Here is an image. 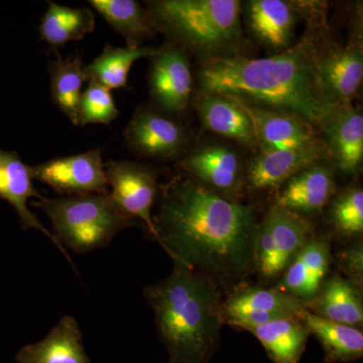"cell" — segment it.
I'll list each match as a JSON object with an SVG mask.
<instances>
[{
	"mask_svg": "<svg viewBox=\"0 0 363 363\" xmlns=\"http://www.w3.org/2000/svg\"><path fill=\"white\" fill-rule=\"evenodd\" d=\"M40 196L33 187L30 166L23 162L18 152L0 149V198L14 208L23 230L33 228L45 234L72 264L68 252L60 245L54 233L45 228L28 209V200L39 199Z\"/></svg>",
	"mask_w": 363,
	"mask_h": 363,
	"instance_id": "16",
	"label": "cell"
},
{
	"mask_svg": "<svg viewBox=\"0 0 363 363\" xmlns=\"http://www.w3.org/2000/svg\"><path fill=\"white\" fill-rule=\"evenodd\" d=\"M30 204L51 220L55 238L62 247L78 255L104 248L121 231L138 225L116 207L108 193L59 198L40 196Z\"/></svg>",
	"mask_w": 363,
	"mask_h": 363,
	"instance_id": "5",
	"label": "cell"
},
{
	"mask_svg": "<svg viewBox=\"0 0 363 363\" xmlns=\"http://www.w3.org/2000/svg\"><path fill=\"white\" fill-rule=\"evenodd\" d=\"M131 152L143 159L171 162L181 160L188 147L189 136L182 124L159 109H136L124 130Z\"/></svg>",
	"mask_w": 363,
	"mask_h": 363,
	"instance_id": "8",
	"label": "cell"
},
{
	"mask_svg": "<svg viewBox=\"0 0 363 363\" xmlns=\"http://www.w3.org/2000/svg\"><path fill=\"white\" fill-rule=\"evenodd\" d=\"M157 330L174 363H206L213 355L222 321L219 289L209 279L177 266L145 289Z\"/></svg>",
	"mask_w": 363,
	"mask_h": 363,
	"instance_id": "3",
	"label": "cell"
},
{
	"mask_svg": "<svg viewBox=\"0 0 363 363\" xmlns=\"http://www.w3.org/2000/svg\"><path fill=\"white\" fill-rule=\"evenodd\" d=\"M194 106L205 130L235 140L247 149L259 150L252 121L238 102L223 95L200 91Z\"/></svg>",
	"mask_w": 363,
	"mask_h": 363,
	"instance_id": "18",
	"label": "cell"
},
{
	"mask_svg": "<svg viewBox=\"0 0 363 363\" xmlns=\"http://www.w3.org/2000/svg\"><path fill=\"white\" fill-rule=\"evenodd\" d=\"M301 321L321 342L329 362H350L363 354V334L357 327L348 326L306 311Z\"/></svg>",
	"mask_w": 363,
	"mask_h": 363,
	"instance_id": "26",
	"label": "cell"
},
{
	"mask_svg": "<svg viewBox=\"0 0 363 363\" xmlns=\"http://www.w3.org/2000/svg\"><path fill=\"white\" fill-rule=\"evenodd\" d=\"M30 173L33 180L45 184L64 197L105 194L109 191L100 149L30 166Z\"/></svg>",
	"mask_w": 363,
	"mask_h": 363,
	"instance_id": "9",
	"label": "cell"
},
{
	"mask_svg": "<svg viewBox=\"0 0 363 363\" xmlns=\"http://www.w3.org/2000/svg\"><path fill=\"white\" fill-rule=\"evenodd\" d=\"M108 194L125 216L140 219L155 238L152 209L161 186L157 183L159 171L149 164L131 161L105 162Z\"/></svg>",
	"mask_w": 363,
	"mask_h": 363,
	"instance_id": "7",
	"label": "cell"
},
{
	"mask_svg": "<svg viewBox=\"0 0 363 363\" xmlns=\"http://www.w3.org/2000/svg\"><path fill=\"white\" fill-rule=\"evenodd\" d=\"M311 238L312 225L309 221L274 205L259 225L257 271L267 279L279 276Z\"/></svg>",
	"mask_w": 363,
	"mask_h": 363,
	"instance_id": "6",
	"label": "cell"
},
{
	"mask_svg": "<svg viewBox=\"0 0 363 363\" xmlns=\"http://www.w3.org/2000/svg\"><path fill=\"white\" fill-rule=\"evenodd\" d=\"M179 167L188 176L230 200L240 192L245 178L240 155L220 143L202 145L182 157Z\"/></svg>",
	"mask_w": 363,
	"mask_h": 363,
	"instance_id": "12",
	"label": "cell"
},
{
	"mask_svg": "<svg viewBox=\"0 0 363 363\" xmlns=\"http://www.w3.org/2000/svg\"><path fill=\"white\" fill-rule=\"evenodd\" d=\"M345 264H347L351 274L357 279L362 281L363 257L362 247L352 248V250H348L345 253Z\"/></svg>",
	"mask_w": 363,
	"mask_h": 363,
	"instance_id": "32",
	"label": "cell"
},
{
	"mask_svg": "<svg viewBox=\"0 0 363 363\" xmlns=\"http://www.w3.org/2000/svg\"><path fill=\"white\" fill-rule=\"evenodd\" d=\"M321 37L309 30L297 44L267 58L240 55L202 62L200 91L295 114L320 128L339 105L320 75V55L326 42Z\"/></svg>",
	"mask_w": 363,
	"mask_h": 363,
	"instance_id": "2",
	"label": "cell"
},
{
	"mask_svg": "<svg viewBox=\"0 0 363 363\" xmlns=\"http://www.w3.org/2000/svg\"><path fill=\"white\" fill-rule=\"evenodd\" d=\"M84 65L80 55L57 58L50 65L52 102L73 125H79V104L86 81Z\"/></svg>",
	"mask_w": 363,
	"mask_h": 363,
	"instance_id": "28",
	"label": "cell"
},
{
	"mask_svg": "<svg viewBox=\"0 0 363 363\" xmlns=\"http://www.w3.org/2000/svg\"><path fill=\"white\" fill-rule=\"evenodd\" d=\"M147 4L157 32L202 62L243 55L240 1L157 0Z\"/></svg>",
	"mask_w": 363,
	"mask_h": 363,
	"instance_id": "4",
	"label": "cell"
},
{
	"mask_svg": "<svg viewBox=\"0 0 363 363\" xmlns=\"http://www.w3.org/2000/svg\"><path fill=\"white\" fill-rule=\"evenodd\" d=\"M319 71L333 99L339 104H351L362 83V45L339 47L326 40L320 55Z\"/></svg>",
	"mask_w": 363,
	"mask_h": 363,
	"instance_id": "19",
	"label": "cell"
},
{
	"mask_svg": "<svg viewBox=\"0 0 363 363\" xmlns=\"http://www.w3.org/2000/svg\"><path fill=\"white\" fill-rule=\"evenodd\" d=\"M152 47H113L106 44L104 52L92 63L84 67L86 81L95 82L108 90L121 89L128 84L131 66L138 59L156 54Z\"/></svg>",
	"mask_w": 363,
	"mask_h": 363,
	"instance_id": "27",
	"label": "cell"
},
{
	"mask_svg": "<svg viewBox=\"0 0 363 363\" xmlns=\"http://www.w3.org/2000/svg\"><path fill=\"white\" fill-rule=\"evenodd\" d=\"M252 332L274 363H298L310 332L301 320L279 319L247 329Z\"/></svg>",
	"mask_w": 363,
	"mask_h": 363,
	"instance_id": "25",
	"label": "cell"
},
{
	"mask_svg": "<svg viewBox=\"0 0 363 363\" xmlns=\"http://www.w3.org/2000/svg\"><path fill=\"white\" fill-rule=\"evenodd\" d=\"M330 264V248L321 238H311L286 267L277 290L303 303L314 300Z\"/></svg>",
	"mask_w": 363,
	"mask_h": 363,
	"instance_id": "20",
	"label": "cell"
},
{
	"mask_svg": "<svg viewBox=\"0 0 363 363\" xmlns=\"http://www.w3.org/2000/svg\"><path fill=\"white\" fill-rule=\"evenodd\" d=\"M334 225L343 235H358L363 231V191L350 187L336 198L331 208Z\"/></svg>",
	"mask_w": 363,
	"mask_h": 363,
	"instance_id": "31",
	"label": "cell"
},
{
	"mask_svg": "<svg viewBox=\"0 0 363 363\" xmlns=\"http://www.w3.org/2000/svg\"><path fill=\"white\" fill-rule=\"evenodd\" d=\"M150 93L157 109L166 114L188 108L193 90V75L188 52L169 42L152 57Z\"/></svg>",
	"mask_w": 363,
	"mask_h": 363,
	"instance_id": "10",
	"label": "cell"
},
{
	"mask_svg": "<svg viewBox=\"0 0 363 363\" xmlns=\"http://www.w3.org/2000/svg\"><path fill=\"white\" fill-rule=\"evenodd\" d=\"M88 2L125 40L128 47H140L145 40L156 35V28L149 13L135 0H90Z\"/></svg>",
	"mask_w": 363,
	"mask_h": 363,
	"instance_id": "23",
	"label": "cell"
},
{
	"mask_svg": "<svg viewBox=\"0 0 363 363\" xmlns=\"http://www.w3.org/2000/svg\"><path fill=\"white\" fill-rule=\"evenodd\" d=\"M329 159L323 138L293 149L259 152L250 162L247 182L255 190L279 187L306 167Z\"/></svg>",
	"mask_w": 363,
	"mask_h": 363,
	"instance_id": "13",
	"label": "cell"
},
{
	"mask_svg": "<svg viewBox=\"0 0 363 363\" xmlns=\"http://www.w3.org/2000/svg\"><path fill=\"white\" fill-rule=\"evenodd\" d=\"M316 315L357 328L363 322L362 305L357 291L339 276H334L325 286L318 298Z\"/></svg>",
	"mask_w": 363,
	"mask_h": 363,
	"instance_id": "29",
	"label": "cell"
},
{
	"mask_svg": "<svg viewBox=\"0 0 363 363\" xmlns=\"http://www.w3.org/2000/svg\"><path fill=\"white\" fill-rule=\"evenodd\" d=\"M330 159L346 174H357L363 160V116L351 104H339L320 125Z\"/></svg>",
	"mask_w": 363,
	"mask_h": 363,
	"instance_id": "15",
	"label": "cell"
},
{
	"mask_svg": "<svg viewBox=\"0 0 363 363\" xmlns=\"http://www.w3.org/2000/svg\"><path fill=\"white\" fill-rule=\"evenodd\" d=\"M228 98V97H227ZM234 100V99H233ZM245 109L255 128L259 152L293 149L322 138L302 117L234 100Z\"/></svg>",
	"mask_w": 363,
	"mask_h": 363,
	"instance_id": "14",
	"label": "cell"
},
{
	"mask_svg": "<svg viewBox=\"0 0 363 363\" xmlns=\"http://www.w3.org/2000/svg\"><path fill=\"white\" fill-rule=\"evenodd\" d=\"M319 161L306 167L286 182L274 205L300 215L319 213L334 192V167Z\"/></svg>",
	"mask_w": 363,
	"mask_h": 363,
	"instance_id": "17",
	"label": "cell"
},
{
	"mask_svg": "<svg viewBox=\"0 0 363 363\" xmlns=\"http://www.w3.org/2000/svg\"><path fill=\"white\" fill-rule=\"evenodd\" d=\"M169 363H174V362H169Z\"/></svg>",
	"mask_w": 363,
	"mask_h": 363,
	"instance_id": "33",
	"label": "cell"
},
{
	"mask_svg": "<svg viewBox=\"0 0 363 363\" xmlns=\"http://www.w3.org/2000/svg\"><path fill=\"white\" fill-rule=\"evenodd\" d=\"M119 116L111 91L89 82L81 95L79 104V125L87 124H111Z\"/></svg>",
	"mask_w": 363,
	"mask_h": 363,
	"instance_id": "30",
	"label": "cell"
},
{
	"mask_svg": "<svg viewBox=\"0 0 363 363\" xmlns=\"http://www.w3.org/2000/svg\"><path fill=\"white\" fill-rule=\"evenodd\" d=\"M95 28V16L87 7L73 9L48 1L40 21V39L55 51L72 40H81Z\"/></svg>",
	"mask_w": 363,
	"mask_h": 363,
	"instance_id": "24",
	"label": "cell"
},
{
	"mask_svg": "<svg viewBox=\"0 0 363 363\" xmlns=\"http://www.w3.org/2000/svg\"><path fill=\"white\" fill-rule=\"evenodd\" d=\"M18 363H91L78 322L64 316L40 342L26 345L16 355Z\"/></svg>",
	"mask_w": 363,
	"mask_h": 363,
	"instance_id": "22",
	"label": "cell"
},
{
	"mask_svg": "<svg viewBox=\"0 0 363 363\" xmlns=\"http://www.w3.org/2000/svg\"><path fill=\"white\" fill-rule=\"evenodd\" d=\"M306 311L302 301L277 289H238L222 305L223 319L245 330L274 320H301Z\"/></svg>",
	"mask_w": 363,
	"mask_h": 363,
	"instance_id": "11",
	"label": "cell"
},
{
	"mask_svg": "<svg viewBox=\"0 0 363 363\" xmlns=\"http://www.w3.org/2000/svg\"><path fill=\"white\" fill-rule=\"evenodd\" d=\"M296 13L291 2L283 0H250L245 7L252 35L269 49L279 52L293 45Z\"/></svg>",
	"mask_w": 363,
	"mask_h": 363,
	"instance_id": "21",
	"label": "cell"
},
{
	"mask_svg": "<svg viewBox=\"0 0 363 363\" xmlns=\"http://www.w3.org/2000/svg\"><path fill=\"white\" fill-rule=\"evenodd\" d=\"M155 240L177 266L238 290L257 269L259 225L252 206L227 199L187 174L161 187Z\"/></svg>",
	"mask_w": 363,
	"mask_h": 363,
	"instance_id": "1",
	"label": "cell"
}]
</instances>
